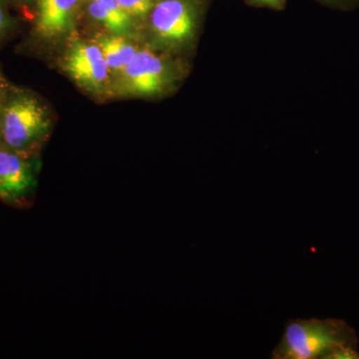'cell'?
I'll return each mask as SVG.
<instances>
[{
	"label": "cell",
	"mask_w": 359,
	"mask_h": 359,
	"mask_svg": "<svg viewBox=\"0 0 359 359\" xmlns=\"http://www.w3.org/2000/svg\"><path fill=\"white\" fill-rule=\"evenodd\" d=\"M273 359H359L358 337L344 320H292Z\"/></svg>",
	"instance_id": "obj_1"
},
{
	"label": "cell",
	"mask_w": 359,
	"mask_h": 359,
	"mask_svg": "<svg viewBox=\"0 0 359 359\" xmlns=\"http://www.w3.org/2000/svg\"><path fill=\"white\" fill-rule=\"evenodd\" d=\"M46 107L25 90L8 87L0 112V145L33 155L50 130Z\"/></svg>",
	"instance_id": "obj_2"
},
{
	"label": "cell",
	"mask_w": 359,
	"mask_h": 359,
	"mask_svg": "<svg viewBox=\"0 0 359 359\" xmlns=\"http://www.w3.org/2000/svg\"><path fill=\"white\" fill-rule=\"evenodd\" d=\"M37 161L0 145V199L23 204L37 186Z\"/></svg>",
	"instance_id": "obj_3"
},
{
	"label": "cell",
	"mask_w": 359,
	"mask_h": 359,
	"mask_svg": "<svg viewBox=\"0 0 359 359\" xmlns=\"http://www.w3.org/2000/svg\"><path fill=\"white\" fill-rule=\"evenodd\" d=\"M149 15L153 30L161 39L185 41L195 32L197 6L193 0H160Z\"/></svg>",
	"instance_id": "obj_4"
},
{
	"label": "cell",
	"mask_w": 359,
	"mask_h": 359,
	"mask_svg": "<svg viewBox=\"0 0 359 359\" xmlns=\"http://www.w3.org/2000/svg\"><path fill=\"white\" fill-rule=\"evenodd\" d=\"M65 69L85 89H102L108 79V68L100 47L97 44L75 41L65 57Z\"/></svg>",
	"instance_id": "obj_5"
},
{
	"label": "cell",
	"mask_w": 359,
	"mask_h": 359,
	"mask_svg": "<svg viewBox=\"0 0 359 359\" xmlns=\"http://www.w3.org/2000/svg\"><path fill=\"white\" fill-rule=\"evenodd\" d=\"M120 73L123 88L134 95H154L167 83L166 65L152 52L137 51L133 60Z\"/></svg>",
	"instance_id": "obj_6"
},
{
	"label": "cell",
	"mask_w": 359,
	"mask_h": 359,
	"mask_svg": "<svg viewBox=\"0 0 359 359\" xmlns=\"http://www.w3.org/2000/svg\"><path fill=\"white\" fill-rule=\"evenodd\" d=\"M80 0H36L33 33L39 39L63 36L74 25Z\"/></svg>",
	"instance_id": "obj_7"
},
{
	"label": "cell",
	"mask_w": 359,
	"mask_h": 359,
	"mask_svg": "<svg viewBox=\"0 0 359 359\" xmlns=\"http://www.w3.org/2000/svg\"><path fill=\"white\" fill-rule=\"evenodd\" d=\"M89 13L111 32H126L131 26V16L122 8L118 0H94L90 2Z\"/></svg>",
	"instance_id": "obj_8"
},
{
	"label": "cell",
	"mask_w": 359,
	"mask_h": 359,
	"mask_svg": "<svg viewBox=\"0 0 359 359\" xmlns=\"http://www.w3.org/2000/svg\"><path fill=\"white\" fill-rule=\"evenodd\" d=\"M96 44L100 47L109 70L121 72L137 53L133 45L119 35L99 36Z\"/></svg>",
	"instance_id": "obj_9"
},
{
	"label": "cell",
	"mask_w": 359,
	"mask_h": 359,
	"mask_svg": "<svg viewBox=\"0 0 359 359\" xmlns=\"http://www.w3.org/2000/svg\"><path fill=\"white\" fill-rule=\"evenodd\" d=\"M118 2L131 18H145L155 6L154 0H118Z\"/></svg>",
	"instance_id": "obj_10"
},
{
	"label": "cell",
	"mask_w": 359,
	"mask_h": 359,
	"mask_svg": "<svg viewBox=\"0 0 359 359\" xmlns=\"http://www.w3.org/2000/svg\"><path fill=\"white\" fill-rule=\"evenodd\" d=\"M13 26V20L7 9L6 0H0V39H4Z\"/></svg>",
	"instance_id": "obj_11"
},
{
	"label": "cell",
	"mask_w": 359,
	"mask_h": 359,
	"mask_svg": "<svg viewBox=\"0 0 359 359\" xmlns=\"http://www.w3.org/2000/svg\"><path fill=\"white\" fill-rule=\"evenodd\" d=\"M250 1L254 2L255 4H259V6L280 9L282 8L283 4H285V0H250Z\"/></svg>",
	"instance_id": "obj_12"
},
{
	"label": "cell",
	"mask_w": 359,
	"mask_h": 359,
	"mask_svg": "<svg viewBox=\"0 0 359 359\" xmlns=\"http://www.w3.org/2000/svg\"><path fill=\"white\" fill-rule=\"evenodd\" d=\"M320 1L325 2L330 6L346 7L353 6L356 0H320Z\"/></svg>",
	"instance_id": "obj_13"
},
{
	"label": "cell",
	"mask_w": 359,
	"mask_h": 359,
	"mask_svg": "<svg viewBox=\"0 0 359 359\" xmlns=\"http://www.w3.org/2000/svg\"><path fill=\"white\" fill-rule=\"evenodd\" d=\"M7 89H8V85L2 78H0V112H1L2 104L6 98Z\"/></svg>",
	"instance_id": "obj_14"
},
{
	"label": "cell",
	"mask_w": 359,
	"mask_h": 359,
	"mask_svg": "<svg viewBox=\"0 0 359 359\" xmlns=\"http://www.w3.org/2000/svg\"><path fill=\"white\" fill-rule=\"evenodd\" d=\"M14 1H25V0H14Z\"/></svg>",
	"instance_id": "obj_15"
},
{
	"label": "cell",
	"mask_w": 359,
	"mask_h": 359,
	"mask_svg": "<svg viewBox=\"0 0 359 359\" xmlns=\"http://www.w3.org/2000/svg\"><path fill=\"white\" fill-rule=\"evenodd\" d=\"M89 1H90V2H91V1H94V0H89Z\"/></svg>",
	"instance_id": "obj_16"
},
{
	"label": "cell",
	"mask_w": 359,
	"mask_h": 359,
	"mask_svg": "<svg viewBox=\"0 0 359 359\" xmlns=\"http://www.w3.org/2000/svg\"><path fill=\"white\" fill-rule=\"evenodd\" d=\"M0 78H1V76H0Z\"/></svg>",
	"instance_id": "obj_17"
}]
</instances>
